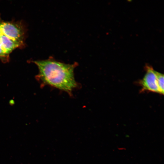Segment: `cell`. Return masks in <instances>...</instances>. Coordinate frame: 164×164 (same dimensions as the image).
<instances>
[{
	"mask_svg": "<svg viewBox=\"0 0 164 164\" xmlns=\"http://www.w3.org/2000/svg\"><path fill=\"white\" fill-rule=\"evenodd\" d=\"M39 72L36 78L42 85H48L70 94L78 86L74 77L76 65L67 64L52 58L35 61Z\"/></svg>",
	"mask_w": 164,
	"mask_h": 164,
	"instance_id": "1",
	"label": "cell"
},
{
	"mask_svg": "<svg viewBox=\"0 0 164 164\" xmlns=\"http://www.w3.org/2000/svg\"><path fill=\"white\" fill-rule=\"evenodd\" d=\"M146 73L139 82L142 87L141 92L148 91L160 94L158 87L156 72L151 66L147 65Z\"/></svg>",
	"mask_w": 164,
	"mask_h": 164,
	"instance_id": "2",
	"label": "cell"
},
{
	"mask_svg": "<svg viewBox=\"0 0 164 164\" xmlns=\"http://www.w3.org/2000/svg\"><path fill=\"white\" fill-rule=\"evenodd\" d=\"M0 31L2 34L10 39L22 43L23 32L17 25L9 22L0 23Z\"/></svg>",
	"mask_w": 164,
	"mask_h": 164,
	"instance_id": "3",
	"label": "cell"
},
{
	"mask_svg": "<svg viewBox=\"0 0 164 164\" xmlns=\"http://www.w3.org/2000/svg\"><path fill=\"white\" fill-rule=\"evenodd\" d=\"M0 43L4 51L7 55L21 44L3 34L0 31Z\"/></svg>",
	"mask_w": 164,
	"mask_h": 164,
	"instance_id": "4",
	"label": "cell"
},
{
	"mask_svg": "<svg viewBox=\"0 0 164 164\" xmlns=\"http://www.w3.org/2000/svg\"><path fill=\"white\" fill-rule=\"evenodd\" d=\"M157 83L160 94H164V75L160 73L156 72Z\"/></svg>",
	"mask_w": 164,
	"mask_h": 164,
	"instance_id": "5",
	"label": "cell"
},
{
	"mask_svg": "<svg viewBox=\"0 0 164 164\" xmlns=\"http://www.w3.org/2000/svg\"><path fill=\"white\" fill-rule=\"evenodd\" d=\"M7 55L4 51L0 43V58H3L7 56Z\"/></svg>",
	"mask_w": 164,
	"mask_h": 164,
	"instance_id": "6",
	"label": "cell"
}]
</instances>
